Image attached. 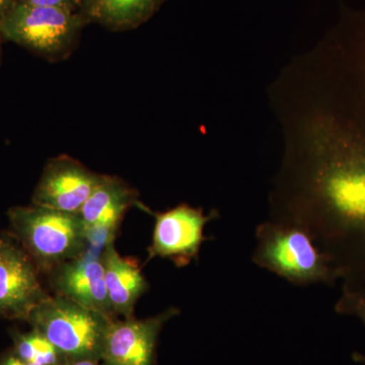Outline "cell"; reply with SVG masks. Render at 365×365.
<instances>
[{"label":"cell","instance_id":"cell-13","mask_svg":"<svg viewBox=\"0 0 365 365\" xmlns=\"http://www.w3.org/2000/svg\"><path fill=\"white\" fill-rule=\"evenodd\" d=\"M165 0H83L79 13L86 24L127 31L146 23Z\"/></svg>","mask_w":365,"mask_h":365},{"label":"cell","instance_id":"cell-19","mask_svg":"<svg viewBox=\"0 0 365 365\" xmlns=\"http://www.w3.org/2000/svg\"><path fill=\"white\" fill-rule=\"evenodd\" d=\"M62 365H104L100 360L93 359H78V360H67L66 364Z\"/></svg>","mask_w":365,"mask_h":365},{"label":"cell","instance_id":"cell-2","mask_svg":"<svg viewBox=\"0 0 365 365\" xmlns=\"http://www.w3.org/2000/svg\"><path fill=\"white\" fill-rule=\"evenodd\" d=\"M254 263L294 285L329 282L335 276L328 256L299 225L279 220L266 222L257 227Z\"/></svg>","mask_w":365,"mask_h":365},{"label":"cell","instance_id":"cell-15","mask_svg":"<svg viewBox=\"0 0 365 365\" xmlns=\"http://www.w3.org/2000/svg\"><path fill=\"white\" fill-rule=\"evenodd\" d=\"M340 313L354 314L365 324V297L357 292H346L337 306Z\"/></svg>","mask_w":365,"mask_h":365},{"label":"cell","instance_id":"cell-10","mask_svg":"<svg viewBox=\"0 0 365 365\" xmlns=\"http://www.w3.org/2000/svg\"><path fill=\"white\" fill-rule=\"evenodd\" d=\"M102 255L86 252L61 264L48 273L50 283L55 294L117 319L106 288Z\"/></svg>","mask_w":365,"mask_h":365},{"label":"cell","instance_id":"cell-1","mask_svg":"<svg viewBox=\"0 0 365 365\" xmlns=\"http://www.w3.org/2000/svg\"><path fill=\"white\" fill-rule=\"evenodd\" d=\"M9 222L19 242L40 270L49 273L86 250V232L79 213L43 206L9 209Z\"/></svg>","mask_w":365,"mask_h":365},{"label":"cell","instance_id":"cell-7","mask_svg":"<svg viewBox=\"0 0 365 365\" xmlns=\"http://www.w3.org/2000/svg\"><path fill=\"white\" fill-rule=\"evenodd\" d=\"M155 215L150 259H169L178 267L189 265L198 258L199 251L208 237L204 228L210 220L217 218L216 211L204 215L202 209L181 204Z\"/></svg>","mask_w":365,"mask_h":365},{"label":"cell","instance_id":"cell-6","mask_svg":"<svg viewBox=\"0 0 365 365\" xmlns=\"http://www.w3.org/2000/svg\"><path fill=\"white\" fill-rule=\"evenodd\" d=\"M39 271L19 241L0 234V316L26 321L34 307L49 297Z\"/></svg>","mask_w":365,"mask_h":365},{"label":"cell","instance_id":"cell-5","mask_svg":"<svg viewBox=\"0 0 365 365\" xmlns=\"http://www.w3.org/2000/svg\"><path fill=\"white\" fill-rule=\"evenodd\" d=\"M319 170L325 210L348 227L365 228V143L335 151Z\"/></svg>","mask_w":365,"mask_h":365},{"label":"cell","instance_id":"cell-3","mask_svg":"<svg viewBox=\"0 0 365 365\" xmlns=\"http://www.w3.org/2000/svg\"><path fill=\"white\" fill-rule=\"evenodd\" d=\"M114 319L54 294L34 307L26 321L66 359L101 361L106 335Z\"/></svg>","mask_w":365,"mask_h":365},{"label":"cell","instance_id":"cell-9","mask_svg":"<svg viewBox=\"0 0 365 365\" xmlns=\"http://www.w3.org/2000/svg\"><path fill=\"white\" fill-rule=\"evenodd\" d=\"M180 314L177 307L150 318L114 319L103 346L104 365H155L158 336L168 321Z\"/></svg>","mask_w":365,"mask_h":365},{"label":"cell","instance_id":"cell-11","mask_svg":"<svg viewBox=\"0 0 365 365\" xmlns=\"http://www.w3.org/2000/svg\"><path fill=\"white\" fill-rule=\"evenodd\" d=\"M137 198L136 190L123 179L102 175L100 182L78 212L86 232L115 239L125 213L138 203Z\"/></svg>","mask_w":365,"mask_h":365},{"label":"cell","instance_id":"cell-20","mask_svg":"<svg viewBox=\"0 0 365 365\" xmlns=\"http://www.w3.org/2000/svg\"><path fill=\"white\" fill-rule=\"evenodd\" d=\"M353 359H354L355 361L365 364V355L359 354V353H355V354L353 355Z\"/></svg>","mask_w":365,"mask_h":365},{"label":"cell","instance_id":"cell-4","mask_svg":"<svg viewBox=\"0 0 365 365\" xmlns=\"http://www.w3.org/2000/svg\"><path fill=\"white\" fill-rule=\"evenodd\" d=\"M86 25L79 11L19 2L0 25V37L56 62L71 56Z\"/></svg>","mask_w":365,"mask_h":365},{"label":"cell","instance_id":"cell-12","mask_svg":"<svg viewBox=\"0 0 365 365\" xmlns=\"http://www.w3.org/2000/svg\"><path fill=\"white\" fill-rule=\"evenodd\" d=\"M108 297L116 316L134 317L138 299L148 289V282L137 262L121 256L115 241L108 244L102 255Z\"/></svg>","mask_w":365,"mask_h":365},{"label":"cell","instance_id":"cell-17","mask_svg":"<svg viewBox=\"0 0 365 365\" xmlns=\"http://www.w3.org/2000/svg\"><path fill=\"white\" fill-rule=\"evenodd\" d=\"M20 0H0V25Z\"/></svg>","mask_w":365,"mask_h":365},{"label":"cell","instance_id":"cell-14","mask_svg":"<svg viewBox=\"0 0 365 365\" xmlns=\"http://www.w3.org/2000/svg\"><path fill=\"white\" fill-rule=\"evenodd\" d=\"M14 354L36 365H62L66 357L39 331L18 334L14 338Z\"/></svg>","mask_w":365,"mask_h":365},{"label":"cell","instance_id":"cell-16","mask_svg":"<svg viewBox=\"0 0 365 365\" xmlns=\"http://www.w3.org/2000/svg\"><path fill=\"white\" fill-rule=\"evenodd\" d=\"M83 0H20L19 2L34 6H51L67 11H79Z\"/></svg>","mask_w":365,"mask_h":365},{"label":"cell","instance_id":"cell-8","mask_svg":"<svg viewBox=\"0 0 365 365\" xmlns=\"http://www.w3.org/2000/svg\"><path fill=\"white\" fill-rule=\"evenodd\" d=\"M101 177L68 155L50 158L34 191L32 204L78 213Z\"/></svg>","mask_w":365,"mask_h":365},{"label":"cell","instance_id":"cell-21","mask_svg":"<svg viewBox=\"0 0 365 365\" xmlns=\"http://www.w3.org/2000/svg\"><path fill=\"white\" fill-rule=\"evenodd\" d=\"M1 42L2 39L1 37H0V60H1Z\"/></svg>","mask_w":365,"mask_h":365},{"label":"cell","instance_id":"cell-18","mask_svg":"<svg viewBox=\"0 0 365 365\" xmlns=\"http://www.w3.org/2000/svg\"><path fill=\"white\" fill-rule=\"evenodd\" d=\"M0 365H36L26 362L25 360L21 359L20 357L16 356L14 353L13 354L6 355L0 360Z\"/></svg>","mask_w":365,"mask_h":365}]
</instances>
